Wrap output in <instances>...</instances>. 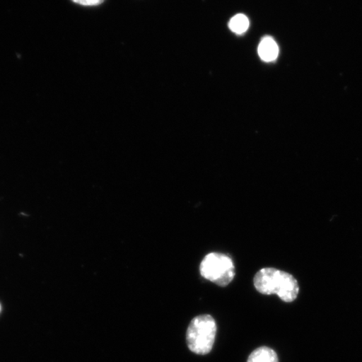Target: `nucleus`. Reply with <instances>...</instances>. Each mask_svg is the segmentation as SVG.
Wrapping results in <instances>:
<instances>
[{
  "label": "nucleus",
  "mask_w": 362,
  "mask_h": 362,
  "mask_svg": "<svg viewBox=\"0 0 362 362\" xmlns=\"http://www.w3.org/2000/svg\"><path fill=\"white\" fill-rule=\"evenodd\" d=\"M200 272L204 279L221 287L228 286L235 277L233 259L228 255L220 252H211L204 257Z\"/></svg>",
  "instance_id": "obj_3"
},
{
  "label": "nucleus",
  "mask_w": 362,
  "mask_h": 362,
  "mask_svg": "<svg viewBox=\"0 0 362 362\" xmlns=\"http://www.w3.org/2000/svg\"><path fill=\"white\" fill-rule=\"evenodd\" d=\"M247 362H279V358L273 349L262 346L251 353Z\"/></svg>",
  "instance_id": "obj_5"
},
{
  "label": "nucleus",
  "mask_w": 362,
  "mask_h": 362,
  "mask_svg": "<svg viewBox=\"0 0 362 362\" xmlns=\"http://www.w3.org/2000/svg\"><path fill=\"white\" fill-rule=\"evenodd\" d=\"M257 52H259V55L262 61L270 62L277 59L279 47L273 38L266 36L261 40Z\"/></svg>",
  "instance_id": "obj_4"
},
{
  "label": "nucleus",
  "mask_w": 362,
  "mask_h": 362,
  "mask_svg": "<svg viewBox=\"0 0 362 362\" xmlns=\"http://www.w3.org/2000/svg\"><path fill=\"white\" fill-rule=\"evenodd\" d=\"M216 324L209 315H199L192 320L187 329V341L189 349L194 354H209L214 348Z\"/></svg>",
  "instance_id": "obj_2"
},
{
  "label": "nucleus",
  "mask_w": 362,
  "mask_h": 362,
  "mask_svg": "<svg viewBox=\"0 0 362 362\" xmlns=\"http://www.w3.org/2000/svg\"><path fill=\"white\" fill-rule=\"evenodd\" d=\"M71 1L83 6H98L105 0H71Z\"/></svg>",
  "instance_id": "obj_7"
},
{
  "label": "nucleus",
  "mask_w": 362,
  "mask_h": 362,
  "mask_svg": "<svg viewBox=\"0 0 362 362\" xmlns=\"http://www.w3.org/2000/svg\"><path fill=\"white\" fill-rule=\"evenodd\" d=\"M255 286L260 293L277 294L284 302L296 300L300 287L296 278L286 272L274 268L262 269L255 275Z\"/></svg>",
  "instance_id": "obj_1"
},
{
  "label": "nucleus",
  "mask_w": 362,
  "mask_h": 362,
  "mask_svg": "<svg viewBox=\"0 0 362 362\" xmlns=\"http://www.w3.org/2000/svg\"><path fill=\"white\" fill-rule=\"evenodd\" d=\"M229 29L233 33L237 35H243L246 33L249 28L248 18L243 13H238L230 19L229 22Z\"/></svg>",
  "instance_id": "obj_6"
}]
</instances>
